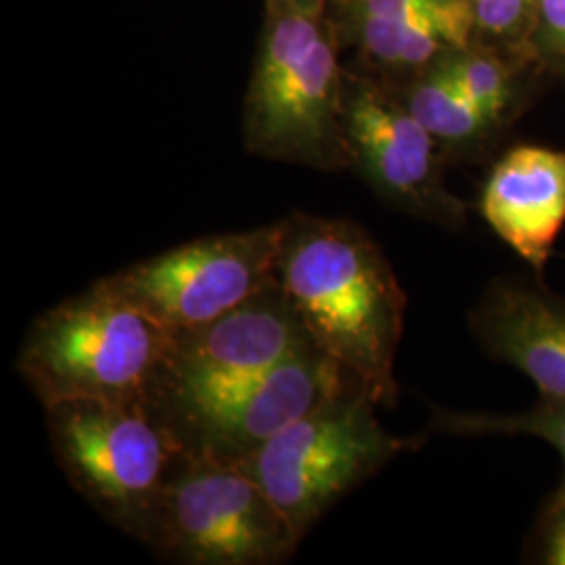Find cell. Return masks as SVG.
Masks as SVG:
<instances>
[{
  "mask_svg": "<svg viewBox=\"0 0 565 565\" xmlns=\"http://www.w3.org/2000/svg\"><path fill=\"white\" fill-rule=\"evenodd\" d=\"M532 562L565 565V494L555 490L539 515L532 534Z\"/></svg>",
  "mask_w": 565,
  "mask_h": 565,
  "instance_id": "d6986e66",
  "label": "cell"
},
{
  "mask_svg": "<svg viewBox=\"0 0 565 565\" xmlns=\"http://www.w3.org/2000/svg\"><path fill=\"white\" fill-rule=\"evenodd\" d=\"M377 408L369 390L350 385L285 427L243 463L302 536L343 494L398 455L424 445L425 434H390L377 419Z\"/></svg>",
  "mask_w": 565,
  "mask_h": 565,
  "instance_id": "5b68a950",
  "label": "cell"
},
{
  "mask_svg": "<svg viewBox=\"0 0 565 565\" xmlns=\"http://www.w3.org/2000/svg\"><path fill=\"white\" fill-rule=\"evenodd\" d=\"M396 88L413 116L440 145L446 160H478L503 135L436 63Z\"/></svg>",
  "mask_w": 565,
  "mask_h": 565,
  "instance_id": "4fadbf2b",
  "label": "cell"
},
{
  "mask_svg": "<svg viewBox=\"0 0 565 565\" xmlns=\"http://www.w3.org/2000/svg\"><path fill=\"white\" fill-rule=\"evenodd\" d=\"M174 333L99 279L32 323L15 366L44 408L70 401L151 406Z\"/></svg>",
  "mask_w": 565,
  "mask_h": 565,
  "instance_id": "3957f363",
  "label": "cell"
},
{
  "mask_svg": "<svg viewBox=\"0 0 565 565\" xmlns=\"http://www.w3.org/2000/svg\"><path fill=\"white\" fill-rule=\"evenodd\" d=\"M57 463L107 522L147 545L184 446L156 408L70 401L44 408Z\"/></svg>",
  "mask_w": 565,
  "mask_h": 565,
  "instance_id": "277c9868",
  "label": "cell"
},
{
  "mask_svg": "<svg viewBox=\"0 0 565 565\" xmlns=\"http://www.w3.org/2000/svg\"><path fill=\"white\" fill-rule=\"evenodd\" d=\"M530 55L543 76L565 86V0H539Z\"/></svg>",
  "mask_w": 565,
  "mask_h": 565,
  "instance_id": "ac0fdd59",
  "label": "cell"
},
{
  "mask_svg": "<svg viewBox=\"0 0 565 565\" xmlns=\"http://www.w3.org/2000/svg\"><path fill=\"white\" fill-rule=\"evenodd\" d=\"M478 212L488 228L543 277L565 226V149L532 142L507 149L486 177Z\"/></svg>",
  "mask_w": 565,
  "mask_h": 565,
  "instance_id": "8fae6325",
  "label": "cell"
},
{
  "mask_svg": "<svg viewBox=\"0 0 565 565\" xmlns=\"http://www.w3.org/2000/svg\"><path fill=\"white\" fill-rule=\"evenodd\" d=\"M343 128L350 170L411 218L463 228L469 205L445 181V153L394 84L345 65Z\"/></svg>",
  "mask_w": 565,
  "mask_h": 565,
  "instance_id": "52a82bcc",
  "label": "cell"
},
{
  "mask_svg": "<svg viewBox=\"0 0 565 565\" xmlns=\"http://www.w3.org/2000/svg\"><path fill=\"white\" fill-rule=\"evenodd\" d=\"M277 281L312 342L380 406L394 408L406 296L380 243L352 221L291 212Z\"/></svg>",
  "mask_w": 565,
  "mask_h": 565,
  "instance_id": "6da1fadb",
  "label": "cell"
},
{
  "mask_svg": "<svg viewBox=\"0 0 565 565\" xmlns=\"http://www.w3.org/2000/svg\"><path fill=\"white\" fill-rule=\"evenodd\" d=\"M312 345L281 285L273 281L218 319L174 333L156 411L166 417L214 403Z\"/></svg>",
  "mask_w": 565,
  "mask_h": 565,
  "instance_id": "9c48e42d",
  "label": "cell"
},
{
  "mask_svg": "<svg viewBox=\"0 0 565 565\" xmlns=\"http://www.w3.org/2000/svg\"><path fill=\"white\" fill-rule=\"evenodd\" d=\"M486 354L536 385L541 398L565 403V298L536 279H497L469 312Z\"/></svg>",
  "mask_w": 565,
  "mask_h": 565,
  "instance_id": "7c38bea8",
  "label": "cell"
},
{
  "mask_svg": "<svg viewBox=\"0 0 565 565\" xmlns=\"http://www.w3.org/2000/svg\"><path fill=\"white\" fill-rule=\"evenodd\" d=\"M333 18H371L443 32L457 46L476 41L469 0H340Z\"/></svg>",
  "mask_w": 565,
  "mask_h": 565,
  "instance_id": "2e32d148",
  "label": "cell"
},
{
  "mask_svg": "<svg viewBox=\"0 0 565 565\" xmlns=\"http://www.w3.org/2000/svg\"><path fill=\"white\" fill-rule=\"evenodd\" d=\"M469 7L473 13L476 41L534 65L530 41L539 0H469Z\"/></svg>",
  "mask_w": 565,
  "mask_h": 565,
  "instance_id": "e0dca14e",
  "label": "cell"
},
{
  "mask_svg": "<svg viewBox=\"0 0 565 565\" xmlns=\"http://www.w3.org/2000/svg\"><path fill=\"white\" fill-rule=\"evenodd\" d=\"M282 218L212 235L132 264L102 281L170 333L218 319L277 281Z\"/></svg>",
  "mask_w": 565,
  "mask_h": 565,
  "instance_id": "ba28073f",
  "label": "cell"
},
{
  "mask_svg": "<svg viewBox=\"0 0 565 565\" xmlns=\"http://www.w3.org/2000/svg\"><path fill=\"white\" fill-rule=\"evenodd\" d=\"M429 434H446L461 438L478 436H530L553 446L564 461V480L559 492L565 494V403L541 398L520 413H473L431 406V417L425 429Z\"/></svg>",
  "mask_w": 565,
  "mask_h": 565,
  "instance_id": "9a60e30c",
  "label": "cell"
},
{
  "mask_svg": "<svg viewBox=\"0 0 565 565\" xmlns=\"http://www.w3.org/2000/svg\"><path fill=\"white\" fill-rule=\"evenodd\" d=\"M302 539L245 465L184 450L147 545L179 564L277 565Z\"/></svg>",
  "mask_w": 565,
  "mask_h": 565,
  "instance_id": "8992f818",
  "label": "cell"
},
{
  "mask_svg": "<svg viewBox=\"0 0 565 565\" xmlns=\"http://www.w3.org/2000/svg\"><path fill=\"white\" fill-rule=\"evenodd\" d=\"M342 36L331 15L264 9L243 97L245 151L319 172L350 170Z\"/></svg>",
  "mask_w": 565,
  "mask_h": 565,
  "instance_id": "7a4b0ae2",
  "label": "cell"
},
{
  "mask_svg": "<svg viewBox=\"0 0 565 565\" xmlns=\"http://www.w3.org/2000/svg\"><path fill=\"white\" fill-rule=\"evenodd\" d=\"M436 65L503 132L522 116L534 82L543 76L532 63L478 41L448 51Z\"/></svg>",
  "mask_w": 565,
  "mask_h": 565,
  "instance_id": "5bb4252c",
  "label": "cell"
},
{
  "mask_svg": "<svg viewBox=\"0 0 565 565\" xmlns=\"http://www.w3.org/2000/svg\"><path fill=\"white\" fill-rule=\"evenodd\" d=\"M340 0H263L264 9L298 11L310 15H331Z\"/></svg>",
  "mask_w": 565,
  "mask_h": 565,
  "instance_id": "ffe728a7",
  "label": "cell"
},
{
  "mask_svg": "<svg viewBox=\"0 0 565 565\" xmlns=\"http://www.w3.org/2000/svg\"><path fill=\"white\" fill-rule=\"evenodd\" d=\"M354 384L359 382L312 345L224 398L158 415L186 450L245 463L285 427Z\"/></svg>",
  "mask_w": 565,
  "mask_h": 565,
  "instance_id": "30bf717a",
  "label": "cell"
}]
</instances>
